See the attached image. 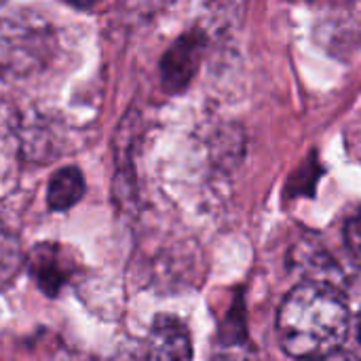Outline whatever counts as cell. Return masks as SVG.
<instances>
[{
    "instance_id": "1",
    "label": "cell",
    "mask_w": 361,
    "mask_h": 361,
    "mask_svg": "<svg viewBox=\"0 0 361 361\" xmlns=\"http://www.w3.org/2000/svg\"><path fill=\"white\" fill-rule=\"evenodd\" d=\"M349 305L341 288L305 281L294 288L277 313L281 349L298 361L338 351L349 334Z\"/></svg>"
},
{
    "instance_id": "2",
    "label": "cell",
    "mask_w": 361,
    "mask_h": 361,
    "mask_svg": "<svg viewBox=\"0 0 361 361\" xmlns=\"http://www.w3.org/2000/svg\"><path fill=\"white\" fill-rule=\"evenodd\" d=\"M51 30L36 19H8L0 23V70L27 74L47 59Z\"/></svg>"
},
{
    "instance_id": "9",
    "label": "cell",
    "mask_w": 361,
    "mask_h": 361,
    "mask_svg": "<svg viewBox=\"0 0 361 361\" xmlns=\"http://www.w3.org/2000/svg\"><path fill=\"white\" fill-rule=\"evenodd\" d=\"M302 361H361L360 357H355L353 353L349 351H332V353H326V355H317V357H311V360H302Z\"/></svg>"
},
{
    "instance_id": "5",
    "label": "cell",
    "mask_w": 361,
    "mask_h": 361,
    "mask_svg": "<svg viewBox=\"0 0 361 361\" xmlns=\"http://www.w3.org/2000/svg\"><path fill=\"white\" fill-rule=\"evenodd\" d=\"M82 192H85L82 173L76 167H66V169H59L51 178L49 190H47V201H49L51 209L63 212V209L74 207L80 201Z\"/></svg>"
},
{
    "instance_id": "10",
    "label": "cell",
    "mask_w": 361,
    "mask_h": 361,
    "mask_svg": "<svg viewBox=\"0 0 361 361\" xmlns=\"http://www.w3.org/2000/svg\"><path fill=\"white\" fill-rule=\"evenodd\" d=\"M357 332H360V341H361V313H360V322H357Z\"/></svg>"
},
{
    "instance_id": "3",
    "label": "cell",
    "mask_w": 361,
    "mask_h": 361,
    "mask_svg": "<svg viewBox=\"0 0 361 361\" xmlns=\"http://www.w3.org/2000/svg\"><path fill=\"white\" fill-rule=\"evenodd\" d=\"M146 361H192L190 334L180 319L171 315H159L154 319Z\"/></svg>"
},
{
    "instance_id": "7",
    "label": "cell",
    "mask_w": 361,
    "mask_h": 361,
    "mask_svg": "<svg viewBox=\"0 0 361 361\" xmlns=\"http://www.w3.org/2000/svg\"><path fill=\"white\" fill-rule=\"evenodd\" d=\"M345 243L355 260L361 262V212L353 216L345 226Z\"/></svg>"
},
{
    "instance_id": "8",
    "label": "cell",
    "mask_w": 361,
    "mask_h": 361,
    "mask_svg": "<svg viewBox=\"0 0 361 361\" xmlns=\"http://www.w3.org/2000/svg\"><path fill=\"white\" fill-rule=\"evenodd\" d=\"M212 361H258V355L250 345H235L220 351Z\"/></svg>"
},
{
    "instance_id": "4",
    "label": "cell",
    "mask_w": 361,
    "mask_h": 361,
    "mask_svg": "<svg viewBox=\"0 0 361 361\" xmlns=\"http://www.w3.org/2000/svg\"><path fill=\"white\" fill-rule=\"evenodd\" d=\"M63 254L57 250V245H40L32 254V273L36 275V281L47 294H55L57 288H61L68 279V264L59 262Z\"/></svg>"
},
{
    "instance_id": "6",
    "label": "cell",
    "mask_w": 361,
    "mask_h": 361,
    "mask_svg": "<svg viewBox=\"0 0 361 361\" xmlns=\"http://www.w3.org/2000/svg\"><path fill=\"white\" fill-rule=\"evenodd\" d=\"M23 250L15 233L0 226V288L8 286L23 267Z\"/></svg>"
}]
</instances>
